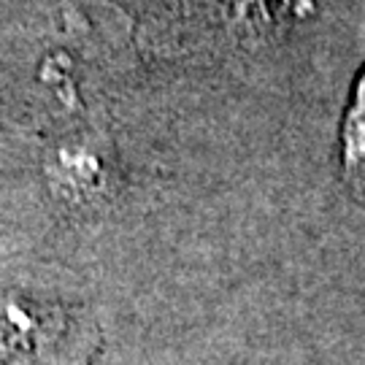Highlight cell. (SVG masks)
I'll return each mask as SVG.
<instances>
[{
  "mask_svg": "<svg viewBox=\"0 0 365 365\" xmlns=\"http://www.w3.org/2000/svg\"><path fill=\"white\" fill-rule=\"evenodd\" d=\"M341 170L346 184L363 192L365 190V66L357 73L349 92V103L339 130Z\"/></svg>",
  "mask_w": 365,
  "mask_h": 365,
  "instance_id": "obj_1",
  "label": "cell"
},
{
  "mask_svg": "<svg viewBox=\"0 0 365 365\" xmlns=\"http://www.w3.org/2000/svg\"><path fill=\"white\" fill-rule=\"evenodd\" d=\"M41 322L36 314L19 303L0 300V365H22L36 354L41 339Z\"/></svg>",
  "mask_w": 365,
  "mask_h": 365,
  "instance_id": "obj_2",
  "label": "cell"
}]
</instances>
